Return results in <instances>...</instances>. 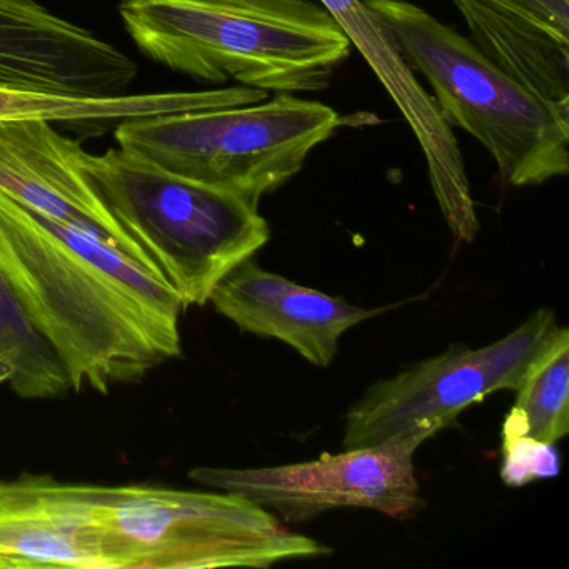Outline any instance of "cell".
<instances>
[{
    "mask_svg": "<svg viewBox=\"0 0 569 569\" xmlns=\"http://www.w3.org/2000/svg\"><path fill=\"white\" fill-rule=\"evenodd\" d=\"M501 431L558 445L569 432V331L552 332L516 388Z\"/></svg>",
    "mask_w": 569,
    "mask_h": 569,
    "instance_id": "15",
    "label": "cell"
},
{
    "mask_svg": "<svg viewBox=\"0 0 569 569\" xmlns=\"http://www.w3.org/2000/svg\"><path fill=\"white\" fill-rule=\"evenodd\" d=\"M119 16L136 48L169 71L278 94L328 88L352 48L312 0H121Z\"/></svg>",
    "mask_w": 569,
    "mask_h": 569,
    "instance_id": "2",
    "label": "cell"
},
{
    "mask_svg": "<svg viewBox=\"0 0 569 569\" xmlns=\"http://www.w3.org/2000/svg\"><path fill=\"white\" fill-rule=\"evenodd\" d=\"M368 62L421 146L442 218L459 242L479 232L475 198L452 129L362 0H319Z\"/></svg>",
    "mask_w": 569,
    "mask_h": 569,
    "instance_id": "11",
    "label": "cell"
},
{
    "mask_svg": "<svg viewBox=\"0 0 569 569\" xmlns=\"http://www.w3.org/2000/svg\"><path fill=\"white\" fill-rule=\"evenodd\" d=\"M341 126L335 109L295 94L232 108L199 109L124 122L119 148L152 164L259 206L291 181Z\"/></svg>",
    "mask_w": 569,
    "mask_h": 569,
    "instance_id": "6",
    "label": "cell"
},
{
    "mask_svg": "<svg viewBox=\"0 0 569 569\" xmlns=\"http://www.w3.org/2000/svg\"><path fill=\"white\" fill-rule=\"evenodd\" d=\"M81 168L119 228L181 296L184 309L208 305L216 286L271 238L259 206L124 149L86 151Z\"/></svg>",
    "mask_w": 569,
    "mask_h": 569,
    "instance_id": "5",
    "label": "cell"
},
{
    "mask_svg": "<svg viewBox=\"0 0 569 569\" xmlns=\"http://www.w3.org/2000/svg\"><path fill=\"white\" fill-rule=\"evenodd\" d=\"M209 302L241 331L278 339L318 368L332 365L345 332L382 311L296 284L254 259L232 269Z\"/></svg>",
    "mask_w": 569,
    "mask_h": 569,
    "instance_id": "12",
    "label": "cell"
},
{
    "mask_svg": "<svg viewBox=\"0 0 569 569\" xmlns=\"http://www.w3.org/2000/svg\"><path fill=\"white\" fill-rule=\"evenodd\" d=\"M406 64L421 72L449 128L478 139L512 188L569 171V108L529 91L471 39L406 0H362Z\"/></svg>",
    "mask_w": 569,
    "mask_h": 569,
    "instance_id": "4",
    "label": "cell"
},
{
    "mask_svg": "<svg viewBox=\"0 0 569 569\" xmlns=\"http://www.w3.org/2000/svg\"><path fill=\"white\" fill-rule=\"evenodd\" d=\"M0 276L72 391H111L182 355L181 296L106 242L0 191Z\"/></svg>",
    "mask_w": 569,
    "mask_h": 569,
    "instance_id": "1",
    "label": "cell"
},
{
    "mask_svg": "<svg viewBox=\"0 0 569 569\" xmlns=\"http://www.w3.org/2000/svg\"><path fill=\"white\" fill-rule=\"evenodd\" d=\"M69 495L96 569H264L332 552L236 492L69 482Z\"/></svg>",
    "mask_w": 569,
    "mask_h": 569,
    "instance_id": "3",
    "label": "cell"
},
{
    "mask_svg": "<svg viewBox=\"0 0 569 569\" xmlns=\"http://www.w3.org/2000/svg\"><path fill=\"white\" fill-rule=\"evenodd\" d=\"M569 36V0H499Z\"/></svg>",
    "mask_w": 569,
    "mask_h": 569,
    "instance_id": "18",
    "label": "cell"
},
{
    "mask_svg": "<svg viewBox=\"0 0 569 569\" xmlns=\"http://www.w3.org/2000/svg\"><path fill=\"white\" fill-rule=\"evenodd\" d=\"M138 66L114 44L38 0H0V84L126 94Z\"/></svg>",
    "mask_w": 569,
    "mask_h": 569,
    "instance_id": "9",
    "label": "cell"
},
{
    "mask_svg": "<svg viewBox=\"0 0 569 569\" xmlns=\"http://www.w3.org/2000/svg\"><path fill=\"white\" fill-rule=\"evenodd\" d=\"M11 376H12L11 366H9V362L4 361V359H0V385H4V382H9V379H11Z\"/></svg>",
    "mask_w": 569,
    "mask_h": 569,
    "instance_id": "19",
    "label": "cell"
},
{
    "mask_svg": "<svg viewBox=\"0 0 569 569\" xmlns=\"http://www.w3.org/2000/svg\"><path fill=\"white\" fill-rule=\"evenodd\" d=\"M501 479L521 488L538 479L556 478L561 471V455L556 445L529 436L501 431Z\"/></svg>",
    "mask_w": 569,
    "mask_h": 569,
    "instance_id": "17",
    "label": "cell"
},
{
    "mask_svg": "<svg viewBox=\"0 0 569 569\" xmlns=\"http://www.w3.org/2000/svg\"><path fill=\"white\" fill-rule=\"evenodd\" d=\"M264 99H268V92L244 86L194 92L82 96L0 84V122H48L81 136H102L124 122L139 119L254 104Z\"/></svg>",
    "mask_w": 569,
    "mask_h": 569,
    "instance_id": "13",
    "label": "cell"
},
{
    "mask_svg": "<svg viewBox=\"0 0 569 569\" xmlns=\"http://www.w3.org/2000/svg\"><path fill=\"white\" fill-rule=\"evenodd\" d=\"M84 154L78 139L48 122H0V191L159 274L89 184L81 168Z\"/></svg>",
    "mask_w": 569,
    "mask_h": 569,
    "instance_id": "10",
    "label": "cell"
},
{
    "mask_svg": "<svg viewBox=\"0 0 569 569\" xmlns=\"http://www.w3.org/2000/svg\"><path fill=\"white\" fill-rule=\"evenodd\" d=\"M425 441L415 436L269 468L199 466L189 478L244 496L284 522L308 521L336 508L376 509L389 518H408L422 508L415 455Z\"/></svg>",
    "mask_w": 569,
    "mask_h": 569,
    "instance_id": "8",
    "label": "cell"
},
{
    "mask_svg": "<svg viewBox=\"0 0 569 569\" xmlns=\"http://www.w3.org/2000/svg\"><path fill=\"white\" fill-rule=\"evenodd\" d=\"M471 41L545 101L569 108V36L499 0H455Z\"/></svg>",
    "mask_w": 569,
    "mask_h": 569,
    "instance_id": "14",
    "label": "cell"
},
{
    "mask_svg": "<svg viewBox=\"0 0 569 569\" xmlns=\"http://www.w3.org/2000/svg\"><path fill=\"white\" fill-rule=\"evenodd\" d=\"M558 329L551 309H538L491 345H452L372 385L345 416L342 448L358 449L422 436L429 439L492 392L516 391Z\"/></svg>",
    "mask_w": 569,
    "mask_h": 569,
    "instance_id": "7",
    "label": "cell"
},
{
    "mask_svg": "<svg viewBox=\"0 0 569 569\" xmlns=\"http://www.w3.org/2000/svg\"><path fill=\"white\" fill-rule=\"evenodd\" d=\"M0 359L12 369L16 395L26 399L61 398L72 391L58 355L36 331L4 278L0 276Z\"/></svg>",
    "mask_w": 569,
    "mask_h": 569,
    "instance_id": "16",
    "label": "cell"
}]
</instances>
